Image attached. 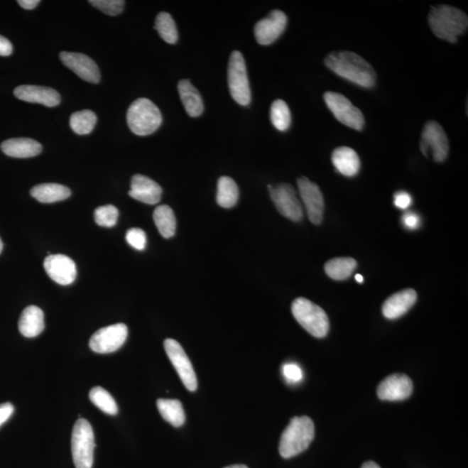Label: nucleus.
I'll return each mask as SVG.
<instances>
[{
	"instance_id": "23",
	"label": "nucleus",
	"mask_w": 468,
	"mask_h": 468,
	"mask_svg": "<svg viewBox=\"0 0 468 468\" xmlns=\"http://www.w3.org/2000/svg\"><path fill=\"white\" fill-rule=\"evenodd\" d=\"M332 160L334 167L340 174L353 177L359 174L361 161L357 153L349 147L337 148L332 152Z\"/></svg>"
},
{
	"instance_id": "15",
	"label": "nucleus",
	"mask_w": 468,
	"mask_h": 468,
	"mask_svg": "<svg viewBox=\"0 0 468 468\" xmlns=\"http://www.w3.org/2000/svg\"><path fill=\"white\" fill-rule=\"evenodd\" d=\"M60 59L67 68L72 70L82 80L98 84L101 80L99 68L93 59L87 55L62 52L60 53Z\"/></svg>"
},
{
	"instance_id": "22",
	"label": "nucleus",
	"mask_w": 468,
	"mask_h": 468,
	"mask_svg": "<svg viewBox=\"0 0 468 468\" xmlns=\"http://www.w3.org/2000/svg\"><path fill=\"white\" fill-rule=\"evenodd\" d=\"M42 149L38 141L31 138H13L1 144L4 154L13 158H31L40 154Z\"/></svg>"
},
{
	"instance_id": "33",
	"label": "nucleus",
	"mask_w": 468,
	"mask_h": 468,
	"mask_svg": "<svg viewBox=\"0 0 468 468\" xmlns=\"http://www.w3.org/2000/svg\"><path fill=\"white\" fill-rule=\"evenodd\" d=\"M89 399L100 410L110 415H116L118 407L115 399L104 388L95 387L89 392Z\"/></svg>"
},
{
	"instance_id": "8",
	"label": "nucleus",
	"mask_w": 468,
	"mask_h": 468,
	"mask_svg": "<svg viewBox=\"0 0 468 468\" xmlns=\"http://www.w3.org/2000/svg\"><path fill=\"white\" fill-rule=\"evenodd\" d=\"M325 102L338 121L356 131H361L365 124L361 110L340 93H325Z\"/></svg>"
},
{
	"instance_id": "6",
	"label": "nucleus",
	"mask_w": 468,
	"mask_h": 468,
	"mask_svg": "<svg viewBox=\"0 0 468 468\" xmlns=\"http://www.w3.org/2000/svg\"><path fill=\"white\" fill-rule=\"evenodd\" d=\"M95 447L92 425L85 419H78L72 436V453L76 468H92Z\"/></svg>"
},
{
	"instance_id": "26",
	"label": "nucleus",
	"mask_w": 468,
	"mask_h": 468,
	"mask_svg": "<svg viewBox=\"0 0 468 468\" xmlns=\"http://www.w3.org/2000/svg\"><path fill=\"white\" fill-rule=\"evenodd\" d=\"M157 408L161 416L175 428L183 426L186 420L182 403L175 399H159Z\"/></svg>"
},
{
	"instance_id": "13",
	"label": "nucleus",
	"mask_w": 468,
	"mask_h": 468,
	"mask_svg": "<svg viewBox=\"0 0 468 468\" xmlns=\"http://www.w3.org/2000/svg\"><path fill=\"white\" fill-rule=\"evenodd\" d=\"M298 187L309 219L315 225H320L324 218L325 200L320 187L303 176L298 180Z\"/></svg>"
},
{
	"instance_id": "10",
	"label": "nucleus",
	"mask_w": 468,
	"mask_h": 468,
	"mask_svg": "<svg viewBox=\"0 0 468 468\" xmlns=\"http://www.w3.org/2000/svg\"><path fill=\"white\" fill-rule=\"evenodd\" d=\"M420 151L425 156L431 153L436 163H442L450 152V143L445 131L437 121H430L425 124L420 143Z\"/></svg>"
},
{
	"instance_id": "43",
	"label": "nucleus",
	"mask_w": 468,
	"mask_h": 468,
	"mask_svg": "<svg viewBox=\"0 0 468 468\" xmlns=\"http://www.w3.org/2000/svg\"><path fill=\"white\" fill-rule=\"evenodd\" d=\"M361 468H381L376 463L373 462H365Z\"/></svg>"
},
{
	"instance_id": "39",
	"label": "nucleus",
	"mask_w": 468,
	"mask_h": 468,
	"mask_svg": "<svg viewBox=\"0 0 468 468\" xmlns=\"http://www.w3.org/2000/svg\"><path fill=\"white\" fill-rule=\"evenodd\" d=\"M403 225L408 228V229L414 230L420 225L419 216L413 212H408L403 217Z\"/></svg>"
},
{
	"instance_id": "12",
	"label": "nucleus",
	"mask_w": 468,
	"mask_h": 468,
	"mask_svg": "<svg viewBox=\"0 0 468 468\" xmlns=\"http://www.w3.org/2000/svg\"><path fill=\"white\" fill-rule=\"evenodd\" d=\"M128 327L124 324H116L98 330L89 339V348L99 354L118 351L128 337Z\"/></svg>"
},
{
	"instance_id": "31",
	"label": "nucleus",
	"mask_w": 468,
	"mask_h": 468,
	"mask_svg": "<svg viewBox=\"0 0 468 468\" xmlns=\"http://www.w3.org/2000/svg\"><path fill=\"white\" fill-rule=\"evenodd\" d=\"M155 29L161 38L168 44L174 45L178 41V31L172 16L168 13H160L156 18Z\"/></svg>"
},
{
	"instance_id": "5",
	"label": "nucleus",
	"mask_w": 468,
	"mask_h": 468,
	"mask_svg": "<svg viewBox=\"0 0 468 468\" xmlns=\"http://www.w3.org/2000/svg\"><path fill=\"white\" fill-rule=\"evenodd\" d=\"M292 312L295 320L310 335L317 338L327 336L330 330L329 317L320 306L305 298H298L293 303Z\"/></svg>"
},
{
	"instance_id": "41",
	"label": "nucleus",
	"mask_w": 468,
	"mask_h": 468,
	"mask_svg": "<svg viewBox=\"0 0 468 468\" xmlns=\"http://www.w3.org/2000/svg\"><path fill=\"white\" fill-rule=\"evenodd\" d=\"M13 53V45L5 37L0 35V56L8 57Z\"/></svg>"
},
{
	"instance_id": "35",
	"label": "nucleus",
	"mask_w": 468,
	"mask_h": 468,
	"mask_svg": "<svg viewBox=\"0 0 468 468\" xmlns=\"http://www.w3.org/2000/svg\"><path fill=\"white\" fill-rule=\"evenodd\" d=\"M89 2L109 16H117L123 13L125 4L124 0H90Z\"/></svg>"
},
{
	"instance_id": "9",
	"label": "nucleus",
	"mask_w": 468,
	"mask_h": 468,
	"mask_svg": "<svg viewBox=\"0 0 468 468\" xmlns=\"http://www.w3.org/2000/svg\"><path fill=\"white\" fill-rule=\"evenodd\" d=\"M270 196L275 206L285 217L298 222L304 217V209L301 200L298 197L297 192L292 185L278 184L276 186L268 185Z\"/></svg>"
},
{
	"instance_id": "45",
	"label": "nucleus",
	"mask_w": 468,
	"mask_h": 468,
	"mask_svg": "<svg viewBox=\"0 0 468 468\" xmlns=\"http://www.w3.org/2000/svg\"><path fill=\"white\" fill-rule=\"evenodd\" d=\"M225 468H249L245 465H233L230 467H227Z\"/></svg>"
},
{
	"instance_id": "11",
	"label": "nucleus",
	"mask_w": 468,
	"mask_h": 468,
	"mask_svg": "<svg viewBox=\"0 0 468 468\" xmlns=\"http://www.w3.org/2000/svg\"><path fill=\"white\" fill-rule=\"evenodd\" d=\"M164 348L169 360L174 365L180 380L183 381L184 386L190 391H195L198 387L197 377H196L195 369L182 345L175 339L168 338L164 342Z\"/></svg>"
},
{
	"instance_id": "42",
	"label": "nucleus",
	"mask_w": 468,
	"mask_h": 468,
	"mask_svg": "<svg viewBox=\"0 0 468 468\" xmlns=\"http://www.w3.org/2000/svg\"><path fill=\"white\" fill-rule=\"evenodd\" d=\"M39 3H40L39 0H18V5L26 10L35 9Z\"/></svg>"
},
{
	"instance_id": "2",
	"label": "nucleus",
	"mask_w": 468,
	"mask_h": 468,
	"mask_svg": "<svg viewBox=\"0 0 468 468\" xmlns=\"http://www.w3.org/2000/svg\"><path fill=\"white\" fill-rule=\"evenodd\" d=\"M428 23L436 37L450 43H456L466 33L467 15L458 8L447 5L432 7Z\"/></svg>"
},
{
	"instance_id": "38",
	"label": "nucleus",
	"mask_w": 468,
	"mask_h": 468,
	"mask_svg": "<svg viewBox=\"0 0 468 468\" xmlns=\"http://www.w3.org/2000/svg\"><path fill=\"white\" fill-rule=\"evenodd\" d=\"M394 203L400 209H407L412 203L411 195L405 191L397 192L394 196Z\"/></svg>"
},
{
	"instance_id": "40",
	"label": "nucleus",
	"mask_w": 468,
	"mask_h": 468,
	"mask_svg": "<svg viewBox=\"0 0 468 468\" xmlns=\"http://www.w3.org/2000/svg\"><path fill=\"white\" fill-rule=\"evenodd\" d=\"M14 407L10 403L0 404V427L13 414Z\"/></svg>"
},
{
	"instance_id": "17",
	"label": "nucleus",
	"mask_w": 468,
	"mask_h": 468,
	"mask_svg": "<svg viewBox=\"0 0 468 468\" xmlns=\"http://www.w3.org/2000/svg\"><path fill=\"white\" fill-rule=\"evenodd\" d=\"M412 392V381L404 374H393L381 381L377 388L379 398L389 402L407 399Z\"/></svg>"
},
{
	"instance_id": "27",
	"label": "nucleus",
	"mask_w": 468,
	"mask_h": 468,
	"mask_svg": "<svg viewBox=\"0 0 468 468\" xmlns=\"http://www.w3.org/2000/svg\"><path fill=\"white\" fill-rule=\"evenodd\" d=\"M239 190L237 184L231 177L222 176L218 180L216 202L224 208L234 207L237 204Z\"/></svg>"
},
{
	"instance_id": "4",
	"label": "nucleus",
	"mask_w": 468,
	"mask_h": 468,
	"mask_svg": "<svg viewBox=\"0 0 468 468\" xmlns=\"http://www.w3.org/2000/svg\"><path fill=\"white\" fill-rule=\"evenodd\" d=\"M127 123L131 131L136 136L151 135L160 128L163 116L160 109L147 98H139L129 106Z\"/></svg>"
},
{
	"instance_id": "19",
	"label": "nucleus",
	"mask_w": 468,
	"mask_h": 468,
	"mask_svg": "<svg viewBox=\"0 0 468 468\" xmlns=\"http://www.w3.org/2000/svg\"><path fill=\"white\" fill-rule=\"evenodd\" d=\"M129 195L138 202L148 204V205H156L160 202L163 188L148 177L136 175L132 177Z\"/></svg>"
},
{
	"instance_id": "1",
	"label": "nucleus",
	"mask_w": 468,
	"mask_h": 468,
	"mask_svg": "<svg viewBox=\"0 0 468 468\" xmlns=\"http://www.w3.org/2000/svg\"><path fill=\"white\" fill-rule=\"evenodd\" d=\"M325 62L332 72L361 87L371 88L376 85V74L373 67L355 53L334 52L326 57Z\"/></svg>"
},
{
	"instance_id": "16",
	"label": "nucleus",
	"mask_w": 468,
	"mask_h": 468,
	"mask_svg": "<svg viewBox=\"0 0 468 468\" xmlns=\"http://www.w3.org/2000/svg\"><path fill=\"white\" fill-rule=\"evenodd\" d=\"M44 267L48 276L59 285H69L76 279V263L65 255H49L45 259Z\"/></svg>"
},
{
	"instance_id": "24",
	"label": "nucleus",
	"mask_w": 468,
	"mask_h": 468,
	"mask_svg": "<svg viewBox=\"0 0 468 468\" xmlns=\"http://www.w3.org/2000/svg\"><path fill=\"white\" fill-rule=\"evenodd\" d=\"M31 195L41 203L62 202L72 195L69 187L57 183L39 184L31 188Z\"/></svg>"
},
{
	"instance_id": "3",
	"label": "nucleus",
	"mask_w": 468,
	"mask_h": 468,
	"mask_svg": "<svg viewBox=\"0 0 468 468\" xmlns=\"http://www.w3.org/2000/svg\"><path fill=\"white\" fill-rule=\"evenodd\" d=\"M315 436V426L308 416L294 417L283 432L279 453L283 458L290 459L308 450Z\"/></svg>"
},
{
	"instance_id": "34",
	"label": "nucleus",
	"mask_w": 468,
	"mask_h": 468,
	"mask_svg": "<svg viewBox=\"0 0 468 468\" xmlns=\"http://www.w3.org/2000/svg\"><path fill=\"white\" fill-rule=\"evenodd\" d=\"M119 212L113 205H106L97 207L94 212V219L98 226L112 227L116 225Z\"/></svg>"
},
{
	"instance_id": "36",
	"label": "nucleus",
	"mask_w": 468,
	"mask_h": 468,
	"mask_svg": "<svg viewBox=\"0 0 468 468\" xmlns=\"http://www.w3.org/2000/svg\"><path fill=\"white\" fill-rule=\"evenodd\" d=\"M126 241L131 245L133 249L138 251H143L146 247L147 237L146 234L141 228H131L126 234Z\"/></svg>"
},
{
	"instance_id": "18",
	"label": "nucleus",
	"mask_w": 468,
	"mask_h": 468,
	"mask_svg": "<svg viewBox=\"0 0 468 468\" xmlns=\"http://www.w3.org/2000/svg\"><path fill=\"white\" fill-rule=\"evenodd\" d=\"M14 95L27 103L43 104L50 108L56 107L61 102L57 90L44 86H18L14 89Z\"/></svg>"
},
{
	"instance_id": "37",
	"label": "nucleus",
	"mask_w": 468,
	"mask_h": 468,
	"mask_svg": "<svg viewBox=\"0 0 468 468\" xmlns=\"http://www.w3.org/2000/svg\"><path fill=\"white\" fill-rule=\"evenodd\" d=\"M282 371L285 380L290 383H297L298 381H302L303 377H304L301 368L296 364H284Z\"/></svg>"
},
{
	"instance_id": "44",
	"label": "nucleus",
	"mask_w": 468,
	"mask_h": 468,
	"mask_svg": "<svg viewBox=\"0 0 468 468\" xmlns=\"http://www.w3.org/2000/svg\"><path fill=\"white\" fill-rule=\"evenodd\" d=\"M355 278L357 282L360 283V284L364 282V278L360 274H357Z\"/></svg>"
},
{
	"instance_id": "25",
	"label": "nucleus",
	"mask_w": 468,
	"mask_h": 468,
	"mask_svg": "<svg viewBox=\"0 0 468 468\" xmlns=\"http://www.w3.org/2000/svg\"><path fill=\"white\" fill-rule=\"evenodd\" d=\"M178 92L185 109L192 117H198L203 113L202 96L190 80H182L178 84Z\"/></svg>"
},
{
	"instance_id": "32",
	"label": "nucleus",
	"mask_w": 468,
	"mask_h": 468,
	"mask_svg": "<svg viewBox=\"0 0 468 468\" xmlns=\"http://www.w3.org/2000/svg\"><path fill=\"white\" fill-rule=\"evenodd\" d=\"M271 120L279 131H285L292 124V114L285 101H274L271 107Z\"/></svg>"
},
{
	"instance_id": "20",
	"label": "nucleus",
	"mask_w": 468,
	"mask_h": 468,
	"mask_svg": "<svg viewBox=\"0 0 468 468\" xmlns=\"http://www.w3.org/2000/svg\"><path fill=\"white\" fill-rule=\"evenodd\" d=\"M417 300L415 290L406 289L393 294L383 305V314L388 320H396L410 310Z\"/></svg>"
},
{
	"instance_id": "30",
	"label": "nucleus",
	"mask_w": 468,
	"mask_h": 468,
	"mask_svg": "<svg viewBox=\"0 0 468 468\" xmlns=\"http://www.w3.org/2000/svg\"><path fill=\"white\" fill-rule=\"evenodd\" d=\"M97 121L96 114L85 109L73 113L70 119V128L77 135L85 136L93 131Z\"/></svg>"
},
{
	"instance_id": "21",
	"label": "nucleus",
	"mask_w": 468,
	"mask_h": 468,
	"mask_svg": "<svg viewBox=\"0 0 468 468\" xmlns=\"http://www.w3.org/2000/svg\"><path fill=\"white\" fill-rule=\"evenodd\" d=\"M18 330L23 337H35L45 330V315L40 308L31 305L23 310L18 321Z\"/></svg>"
},
{
	"instance_id": "28",
	"label": "nucleus",
	"mask_w": 468,
	"mask_h": 468,
	"mask_svg": "<svg viewBox=\"0 0 468 468\" xmlns=\"http://www.w3.org/2000/svg\"><path fill=\"white\" fill-rule=\"evenodd\" d=\"M159 233L165 239H170L176 232V218L174 211L168 205L157 207L153 214Z\"/></svg>"
},
{
	"instance_id": "29",
	"label": "nucleus",
	"mask_w": 468,
	"mask_h": 468,
	"mask_svg": "<svg viewBox=\"0 0 468 468\" xmlns=\"http://www.w3.org/2000/svg\"><path fill=\"white\" fill-rule=\"evenodd\" d=\"M357 263L352 258H336L325 263L326 274L334 281H345L352 276Z\"/></svg>"
},
{
	"instance_id": "7",
	"label": "nucleus",
	"mask_w": 468,
	"mask_h": 468,
	"mask_svg": "<svg viewBox=\"0 0 468 468\" xmlns=\"http://www.w3.org/2000/svg\"><path fill=\"white\" fill-rule=\"evenodd\" d=\"M227 78L231 96L236 103L242 106L249 105L251 103L249 76L245 59L238 50L231 54Z\"/></svg>"
},
{
	"instance_id": "14",
	"label": "nucleus",
	"mask_w": 468,
	"mask_h": 468,
	"mask_svg": "<svg viewBox=\"0 0 468 468\" xmlns=\"http://www.w3.org/2000/svg\"><path fill=\"white\" fill-rule=\"evenodd\" d=\"M286 25L285 13L281 10H273L266 18L255 25V38L259 45H271L284 33Z\"/></svg>"
},
{
	"instance_id": "46",
	"label": "nucleus",
	"mask_w": 468,
	"mask_h": 468,
	"mask_svg": "<svg viewBox=\"0 0 468 468\" xmlns=\"http://www.w3.org/2000/svg\"><path fill=\"white\" fill-rule=\"evenodd\" d=\"M2 250H3V242L1 241V239H0V254H1Z\"/></svg>"
}]
</instances>
